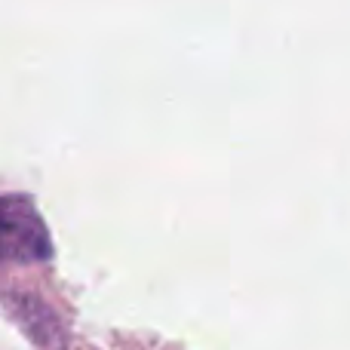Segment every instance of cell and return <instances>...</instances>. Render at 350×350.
<instances>
[{"label":"cell","instance_id":"obj_1","mask_svg":"<svg viewBox=\"0 0 350 350\" xmlns=\"http://www.w3.org/2000/svg\"><path fill=\"white\" fill-rule=\"evenodd\" d=\"M53 255V240L28 197H0V265H37Z\"/></svg>","mask_w":350,"mask_h":350}]
</instances>
